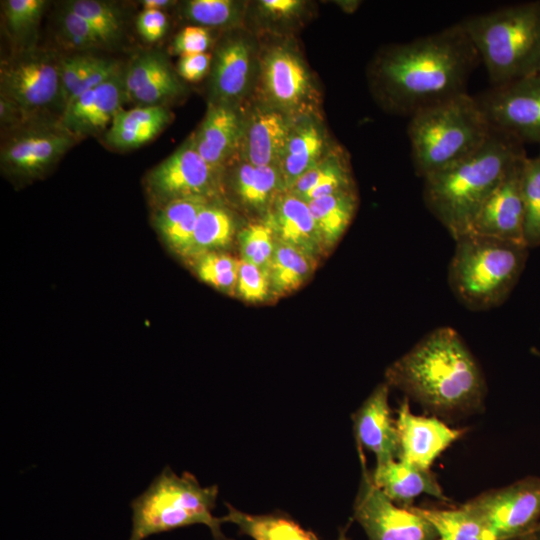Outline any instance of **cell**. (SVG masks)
I'll return each mask as SVG.
<instances>
[{"instance_id":"29","label":"cell","mask_w":540,"mask_h":540,"mask_svg":"<svg viewBox=\"0 0 540 540\" xmlns=\"http://www.w3.org/2000/svg\"><path fill=\"white\" fill-rule=\"evenodd\" d=\"M349 189H355L349 165L341 152L332 149L305 172L288 192L310 202Z\"/></svg>"},{"instance_id":"28","label":"cell","mask_w":540,"mask_h":540,"mask_svg":"<svg viewBox=\"0 0 540 540\" xmlns=\"http://www.w3.org/2000/svg\"><path fill=\"white\" fill-rule=\"evenodd\" d=\"M318 261L304 250L275 239L268 266L271 297L278 299L298 290L310 279Z\"/></svg>"},{"instance_id":"49","label":"cell","mask_w":540,"mask_h":540,"mask_svg":"<svg viewBox=\"0 0 540 540\" xmlns=\"http://www.w3.org/2000/svg\"><path fill=\"white\" fill-rule=\"evenodd\" d=\"M519 540H540V530L532 531L531 533L523 536Z\"/></svg>"},{"instance_id":"40","label":"cell","mask_w":540,"mask_h":540,"mask_svg":"<svg viewBox=\"0 0 540 540\" xmlns=\"http://www.w3.org/2000/svg\"><path fill=\"white\" fill-rule=\"evenodd\" d=\"M45 6V0L5 1L4 15L9 31L18 37L27 35L39 23Z\"/></svg>"},{"instance_id":"47","label":"cell","mask_w":540,"mask_h":540,"mask_svg":"<svg viewBox=\"0 0 540 540\" xmlns=\"http://www.w3.org/2000/svg\"><path fill=\"white\" fill-rule=\"evenodd\" d=\"M260 11L269 18L289 19L297 15L303 6L299 0H262L258 3Z\"/></svg>"},{"instance_id":"51","label":"cell","mask_w":540,"mask_h":540,"mask_svg":"<svg viewBox=\"0 0 540 540\" xmlns=\"http://www.w3.org/2000/svg\"><path fill=\"white\" fill-rule=\"evenodd\" d=\"M532 352L537 355L538 357H540V351L537 350V349H533Z\"/></svg>"},{"instance_id":"22","label":"cell","mask_w":540,"mask_h":540,"mask_svg":"<svg viewBox=\"0 0 540 540\" xmlns=\"http://www.w3.org/2000/svg\"><path fill=\"white\" fill-rule=\"evenodd\" d=\"M253 72V49L242 37L224 41L212 62L210 87L215 103L232 105L247 92Z\"/></svg>"},{"instance_id":"50","label":"cell","mask_w":540,"mask_h":540,"mask_svg":"<svg viewBox=\"0 0 540 540\" xmlns=\"http://www.w3.org/2000/svg\"><path fill=\"white\" fill-rule=\"evenodd\" d=\"M337 540H349L344 531H341Z\"/></svg>"},{"instance_id":"44","label":"cell","mask_w":540,"mask_h":540,"mask_svg":"<svg viewBox=\"0 0 540 540\" xmlns=\"http://www.w3.org/2000/svg\"><path fill=\"white\" fill-rule=\"evenodd\" d=\"M211 45V35L202 26L183 28L172 42V50L176 54L205 53Z\"/></svg>"},{"instance_id":"23","label":"cell","mask_w":540,"mask_h":540,"mask_svg":"<svg viewBox=\"0 0 540 540\" xmlns=\"http://www.w3.org/2000/svg\"><path fill=\"white\" fill-rule=\"evenodd\" d=\"M326 148L328 139L317 117L295 120L278 165L285 191L332 150Z\"/></svg>"},{"instance_id":"33","label":"cell","mask_w":540,"mask_h":540,"mask_svg":"<svg viewBox=\"0 0 540 540\" xmlns=\"http://www.w3.org/2000/svg\"><path fill=\"white\" fill-rule=\"evenodd\" d=\"M413 508L434 527L438 540H497L463 504L451 509Z\"/></svg>"},{"instance_id":"15","label":"cell","mask_w":540,"mask_h":540,"mask_svg":"<svg viewBox=\"0 0 540 540\" xmlns=\"http://www.w3.org/2000/svg\"><path fill=\"white\" fill-rule=\"evenodd\" d=\"M75 140L76 137L60 125L29 129L5 143L1 150V164L11 172L35 176L55 164Z\"/></svg>"},{"instance_id":"10","label":"cell","mask_w":540,"mask_h":540,"mask_svg":"<svg viewBox=\"0 0 540 540\" xmlns=\"http://www.w3.org/2000/svg\"><path fill=\"white\" fill-rule=\"evenodd\" d=\"M475 98L492 129L540 144V73L492 86Z\"/></svg>"},{"instance_id":"3","label":"cell","mask_w":540,"mask_h":540,"mask_svg":"<svg viewBox=\"0 0 540 540\" xmlns=\"http://www.w3.org/2000/svg\"><path fill=\"white\" fill-rule=\"evenodd\" d=\"M525 155L521 142L492 129L476 152L423 178L424 203L456 240L469 233L487 197Z\"/></svg>"},{"instance_id":"5","label":"cell","mask_w":540,"mask_h":540,"mask_svg":"<svg viewBox=\"0 0 540 540\" xmlns=\"http://www.w3.org/2000/svg\"><path fill=\"white\" fill-rule=\"evenodd\" d=\"M492 127L467 92L410 117L407 134L415 173L422 179L480 149Z\"/></svg>"},{"instance_id":"43","label":"cell","mask_w":540,"mask_h":540,"mask_svg":"<svg viewBox=\"0 0 540 540\" xmlns=\"http://www.w3.org/2000/svg\"><path fill=\"white\" fill-rule=\"evenodd\" d=\"M95 60L91 55H74L60 60L61 101L64 106L72 96L76 86L85 76Z\"/></svg>"},{"instance_id":"6","label":"cell","mask_w":540,"mask_h":540,"mask_svg":"<svg viewBox=\"0 0 540 540\" xmlns=\"http://www.w3.org/2000/svg\"><path fill=\"white\" fill-rule=\"evenodd\" d=\"M455 243L448 267V284L455 297L470 310L501 305L520 278L528 247L474 233Z\"/></svg>"},{"instance_id":"2","label":"cell","mask_w":540,"mask_h":540,"mask_svg":"<svg viewBox=\"0 0 540 540\" xmlns=\"http://www.w3.org/2000/svg\"><path fill=\"white\" fill-rule=\"evenodd\" d=\"M386 383L428 412L455 416L478 411L486 382L472 352L451 327H438L392 363Z\"/></svg>"},{"instance_id":"13","label":"cell","mask_w":540,"mask_h":540,"mask_svg":"<svg viewBox=\"0 0 540 540\" xmlns=\"http://www.w3.org/2000/svg\"><path fill=\"white\" fill-rule=\"evenodd\" d=\"M59 62L43 52H28L1 65V96L24 118L61 99Z\"/></svg>"},{"instance_id":"1","label":"cell","mask_w":540,"mask_h":540,"mask_svg":"<svg viewBox=\"0 0 540 540\" xmlns=\"http://www.w3.org/2000/svg\"><path fill=\"white\" fill-rule=\"evenodd\" d=\"M479 55L458 23L382 51L371 68L376 92L388 108L409 117L466 93Z\"/></svg>"},{"instance_id":"41","label":"cell","mask_w":540,"mask_h":540,"mask_svg":"<svg viewBox=\"0 0 540 540\" xmlns=\"http://www.w3.org/2000/svg\"><path fill=\"white\" fill-rule=\"evenodd\" d=\"M167 65L164 56L156 51L139 54L124 73L126 96L130 98Z\"/></svg>"},{"instance_id":"32","label":"cell","mask_w":540,"mask_h":540,"mask_svg":"<svg viewBox=\"0 0 540 540\" xmlns=\"http://www.w3.org/2000/svg\"><path fill=\"white\" fill-rule=\"evenodd\" d=\"M228 512L223 522L235 524L241 533L253 540H319L294 520L276 514L252 515L226 504Z\"/></svg>"},{"instance_id":"16","label":"cell","mask_w":540,"mask_h":540,"mask_svg":"<svg viewBox=\"0 0 540 540\" xmlns=\"http://www.w3.org/2000/svg\"><path fill=\"white\" fill-rule=\"evenodd\" d=\"M126 96L124 74L113 77L67 102L60 126L74 137L94 135L110 127Z\"/></svg>"},{"instance_id":"24","label":"cell","mask_w":540,"mask_h":540,"mask_svg":"<svg viewBox=\"0 0 540 540\" xmlns=\"http://www.w3.org/2000/svg\"><path fill=\"white\" fill-rule=\"evenodd\" d=\"M370 476L376 487L403 507L412 506V501L422 494L448 500L431 469H423L402 459L376 466Z\"/></svg>"},{"instance_id":"11","label":"cell","mask_w":540,"mask_h":540,"mask_svg":"<svg viewBox=\"0 0 540 540\" xmlns=\"http://www.w3.org/2000/svg\"><path fill=\"white\" fill-rule=\"evenodd\" d=\"M354 518L369 540H438L434 527L413 506L399 507L363 471Z\"/></svg>"},{"instance_id":"12","label":"cell","mask_w":540,"mask_h":540,"mask_svg":"<svg viewBox=\"0 0 540 540\" xmlns=\"http://www.w3.org/2000/svg\"><path fill=\"white\" fill-rule=\"evenodd\" d=\"M220 174L201 157L190 137L149 172L147 184L163 204L182 198L211 200L220 191Z\"/></svg>"},{"instance_id":"31","label":"cell","mask_w":540,"mask_h":540,"mask_svg":"<svg viewBox=\"0 0 540 540\" xmlns=\"http://www.w3.org/2000/svg\"><path fill=\"white\" fill-rule=\"evenodd\" d=\"M236 234V220L226 207L211 200L198 215L188 258L218 252L228 247Z\"/></svg>"},{"instance_id":"8","label":"cell","mask_w":540,"mask_h":540,"mask_svg":"<svg viewBox=\"0 0 540 540\" xmlns=\"http://www.w3.org/2000/svg\"><path fill=\"white\" fill-rule=\"evenodd\" d=\"M260 84L267 106L292 119L317 117L320 94L302 58L290 47L274 46L263 56Z\"/></svg>"},{"instance_id":"52","label":"cell","mask_w":540,"mask_h":540,"mask_svg":"<svg viewBox=\"0 0 540 540\" xmlns=\"http://www.w3.org/2000/svg\"><path fill=\"white\" fill-rule=\"evenodd\" d=\"M535 530H540V520H539L537 526L535 527V529L533 531H535Z\"/></svg>"},{"instance_id":"36","label":"cell","mask_w":540,"mask_h":540,"mask_svg":"<svg viewBox=\"0 0 540 540\" xmlns=\"http://www.w3.org/2000/svg\"><path fill=\"white\" fill-rule=\"evenodd\" d=\"M240 258L223 252H211L195 259L198 277L208 285L227 294L235 293Z\"/></svg>"},{"instance_id":"39","label":"cell","mask_w":540,"mask_h":540,"mask_svg":"<svg viewBox=\"0 0 540 540\" xmlns=\"http://www.w3.org/2000/svg\"><path fill=\"white\" fill-rule=\"evenodd\" d=\"M236 295L243 301L258 303L271 297L268 270L240 259Z\"/></svg>"},{"instance_id":"42","label":"cell","mask_w":540,"mask_h":540,"mask_svg":"<svg viewBox=\"0 0 540 540\" xmlns=\"http://www.w3.org/2000/svg\"><path fill=\"white\" fill-rule=\"evenodd\" d=\"M61 34L68 47L74 49L84 50L104 45L89 22L69 9L61 18Z\"/></svg>"},{"instance_id":"30","label":"cell","mask_w":540,"mask_h":540,"mask_svg":"<svg viewBox=\"0 0 540 540\" xmlns=\"http://www.w3.org/2000/svg\"><path fill=\"white\" fill-rule=\"evenodd\" d=\"M326 252H330L349 227L358 206L355 189L343 190L307 202Z\"/></svg>"},{"instance_id":"19","label":"cell","mask_w":540,"mask_h":540,"mask_svg":"<svg viewBox=\"0 0 540 540\" xmlns=\"http://www.w3.org/2000/svg\"><path fill=\"white\" fill-rule=\"evenodd\" d=\"M295 122L269 106L255 108L245 120L239 145L241 161L255 166H276Z\"/></svg>"},{"instance_id":"9","label":"cell","mask_w":540,"mask_h":540,"mask_svg":"<svg viewBox=\"0 0 540 540\" xmlns=\"http://www.w3.org/2000/svg\"><path fill=\"white\" fill-rule=\"evenodd\" d=\"M497 540H519L540 520V477L528 476L463 504Z\"/></svg>"},{"instance_id":"37","label":"cell","mask_w":540,"mask_h":540,"mask_svg":"<svg viewBox=\"0 0 540 540\" xmlns=\"http://www.w3.org/2000/svg\"><path fill=\"white\" fill-rule=\"evenodd\" d=\"M240 259L268 270L273 255L275 238L271 228L263 221H255L237 233Z\"/></svg>"},{"instance_id":"27","label":"cell","mask_w":540,"mask_h":540,"mask_svg":"<svg viewBox=\"0 0 540 540\" xmlns=\"http://www.w3.org/2000/svg\"><path fill=\"white\" fill-rule=\"evenodd\" d=\"M209 201L200 197L175 199L157 212L155 225L159 234L180 256L188 258L198 215Z\"/></svg>"},{"instance_id":"4","label":"cell","mask_w":540,"mask_h":540,"mask_svg":"<svg viewBox=\"0 0 540 540\" xmlns=\"http://www.w3.org/2000/svg\"><path fill=\"white\" fill-rule=\"evenodd\" d=\"M459 24L484 63L492 86L540 73V2L470 16Z\"/></svg>"},{"instance_id":"26","label":"cell","mask_w":540,"mask_h":540,"mask_svg":"<svg viewBox=\"0 0 540 540\" xmlns=\"http://www.w3.org/2000/svg\"><path fill=\"white\" fill-rule=\"evenodd\" d=\"M169 111L162 105L140 106L121 110L106 133V142L117 149L142 146L158 135L170 121Z\"/></svg>"},{"instance_id":"48","label":"cell","mask_w":540,"mask_h":540,"mask_svg":"<svg viewBox=\"0 0 540 540\" xmlns=\"http://www.w3.org/2000/svg\"><path fill=\"white\" fill-rule=\"evenodd\" d=\"M175 2L170 0H144L141 2L144 9L161 10L173 5Z\"/></svg>"},{"instance_id":"17","label":"cell","mask_w":540,"mask_h":540,"mask_svg":"<svg viewBox=\"0 0 540 540\" xmlns=\"http://www.w3.org/2000/svg\"><path fill=\"white\" fill-rule=\"evenodd\" d=\"M397 415L401 448L399 459L423 469H431L435 459L464 433L462 429L449 427L437 417L415 415L407 397L401 402Z\"/></svg>"},{"instance_id":"20","label":"cell","mask_w":540,"mask_h":540,"mask_svg":"<svg viewBox=\"0 0 540 540\" xmlns=\"http://www.w3.org/2000/svg\"><path fill=\"white\" fill-rule=\"evenodd\" d=\"M243 128L244 117L232 105L212 102L191 138L201 157L221 173L239 149Z\"/></svg>"},{"instance_id":"45","label":"cell","mask_w":540,"mask_h":540,"mask_svg":"<svg viewBox=\"0 0 540 540\" xmlns=\"http://www.w3.org/2000/svg\"><path fill=\"white\" fill-rule=\"evenodd\" d=\"M136 27L144 40L156 42L166 34L168 20L161 10L144 9L137 17Z\"/></svg>"},{"instance_id":"7","label":"cell","mask_w":540,"mask_h":540,"mask_svg":"<svg viewBox=\"0 0 540 540\" xmlns=\"http://www.w3.org/2000/svg\"><path fill=\"white\" fill-rule=\"evenodd\" d=\"M217 495L216 485L203 487L191 473L178 475L166 466L131 501L132 527L128 540H145L194 524L206 525L214 540H229L221 530L222 517L213 515Z\"/></svg>"},{"instance_id":"18","label":"cell","mask_w":540,"mask_h":540,"mask_svg":"<svg viewBox=\"0 0 540 540\" xmlns=\"http://www.w3.org/2000/svg\"><path fill=\"white\" fill-rule=\"evenodd\" d=\"M389 388L386 382L379 384L353 414L358 446L375 455L376 466L399 459L401 453L396 420L388 403Z\"/></svg>"},{"instance_id":"25","label":"cell","mask_w":540,"mask_h":540,"mask_svg":"<svg viewBox=\"0 0 540 540\" xmlns=\"http://www.w3.org/2000/svg\"><path fill=\"white\" fill-rule=\"evenodd\" d=\"M232 188L238 203L253 215L265 218L276 198L285 192L276 166H255L240 161L233 171Z\"/></svg>"},{"instance_id":"35","label":"cell","mask_w":540,"mask_h":540,"mask_svg":"<svg viewBox=\"0 0 540 540\" xmlns=\"http://www.w3.org/2000/svg\"><path fill=\"white\" fill-rule=\"evenodd\" d=\"M67 9L82 16L97 32L104 45L114 43L122 34V19L116 8L98 0H75Z\"/></svg>"},{"instance_id":"46","label":"cell","mask_w":540,"mask_h":540,"mask_svg":"<svg viewBox=\"0 0 540 540\" xmlns=\"http://www.w3.org/2000/svg\"><path fill=\"white\" fill-rule=\"evenodd\" d=\"M211 63L212 56L207 52L181 55L177 72L186 81L198 82L209 72Z\"/></svg>"},{"instance_id":"34","label":"cell","mask_w":540,"mask_h":540,"mask_svg":"<svg viewBox=\"0 0 540 540\" xmlns=\"http://www.w3.org/2000/svg\"><path fill=\"white\" fill-rule=\"evenodd\" d=\"M524 242L528 248L540 245V153L526 157L522 168Z\"/></svg>"},{"instance_id":"38","label":"cell","mask_w":540,"mask_h":540,"mask_svg":"<svg viewBox=\"0 0 540 540\" xmlns=\"http://www.w3.org/2000/svg\"><path fill=\"white\" fill-rule=\"evenodd\" d=\"M183 13L202 27L230 26L240 20L242 4L231 0H191L185 3Z\"/></svg>"},{"instance_id":"14","label":"cell","mask_w":540,"mask_h":540,"mask_svg":"<svg viewBox=\"0 0 540 540\" xmlns=\"http://www.w3.org/2000/svg\"><path fill=\"white\" fill-rule=\"evenodd\" d=\"M517 160L477 213L469 233L523 244L524 205L522 198V168L524 159Z\"/></svg>"},{"instance_id":"21","label":"cell","mask_w":540,"mask_h":540,"mask_svg":"<svg viewBox=\"0 0 540 540\" xmlns=\"http://www.w3.org/2000/svg\"><path fill=\"white\" fill-rule=\"evenodd\" d=\"M263 221L276 240L298 247L318 260L327 253L308 203L296 195L281 193Z\"/></svg>"}]
</instances>
